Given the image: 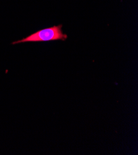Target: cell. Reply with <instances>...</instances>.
I'll use <instances>...</instances> for the list:
<instances>
[{
    "label": "cell",
    "instance_id": "cell-1",
    "mask_svg": "<svg viewBox=\"0 0 138 155\" xmlns=\"http://www.w3.org/2000/svg\"><path fill=\"white\" fill-rule=\"evenodd\" d=\"M62 25L60 24L56 26L44 28L37 31L35 33L31 34L22 40H18L12 43V45H16L25 42H39V41H49L55 40L65 41L68 36L62 32Z\"/></svg>",
    "mask_w": 138,
    "mask_h": 155
}]
</instances>
